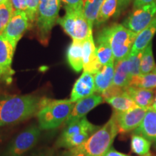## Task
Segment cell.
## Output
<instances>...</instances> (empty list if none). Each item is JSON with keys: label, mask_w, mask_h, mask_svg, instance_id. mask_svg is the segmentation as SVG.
<instances>
[{"label": "cell", "mask_w": 156, "mask_h": 156, "mask_svg": "<svg viewBox=\"0 0 156 156\" xmlns=\"http://www.w3.org/2000/svg\"><path fill=\"white\" fill-rule=\"evenodd\" d=\"M41 98L33 95H0V127L28 119L41 108Z\"/></svg>", "instance_id": "cell-1"}, {"label": "cell", "mask_w": 156, "mask_h": 156, "mask_svg": "<svg viewBox=\"0 0 156 156\" xmlns=\"http://www.w3.org/2000/svg\"><path fill=\"white\" fill-rule=\"evenodd\" d=\"M70 100H51L41 98V108L37 113L38 123L41 129H53L66 122L74 108Z\"/></svg>", "instance_id": "cell-2"}, {"label": "cell", "mask_w": 156, "mask_h": 156, "mask_svg": "<svg viewBox=\"0 0 156 156\" xmlns=\"http://www.w3.org/2000/svg\"><path fill=\"white\" fill-rule=\"evenodd\" d=\"M137 35L123 25L114 24L105 28L99 33L98 36L108 42L114 54V61L117 62L129 55Z\"/></svg>", "instance_id": "cell-3"}, {"label": "cell", "mask_w": 156, "mask_h": 156, "mask_svg": "<svg viewBox=\"0 0 156 156\" xmlns=\"http://www.w3.org/2000/svg\"><path fill=\"white\" fill-rule=\"evenodd\" d=\"M118 132L119 127L114 114L105 125L89 136L83 144L76 147L87 156H102L110 149Z\"/></svg>", "instance_id": "cell-4"}, {"label": "cell", "mask_w": 156, "mask_h": 156, "mask_svg": "<svg viewBox=\"0 0 156 156\" xmlns=\"http://www.w3.org/2000/svg\"><path fill=\"white\" fill-rule=\"evenodd\" d=\"M66 14L62 18L57 20L67 34L73 40L83 41L93 34V28L90 26L83 13V7L75 9L65 6Z\"/></svg>", "instance_id": "cell-5"}, {"label": "cell", "mask_w": 156, "mask_h": 156, "mask_svg": "<svg viewBox=\"0 0 156 156\" xmlns=\"http://www.w3.org/2000/svg\"><path fill=\"white\" fill-rule=\"evenodd\" d=\"M97 126L90 123L86 117L75 120L67 124L56 145L58 147L72 148L78 147L89 138L90 134L97 129Z\"/></svg>", "instance_id": "cell-6"}, {"label": "cell", "mask_w": 156, "mask_h": 156, "mask_svg": "<svg viewBox=\"0 0 156 156\" xmlns=\"http://www.w3.org/2000/svg\"><path fill=\"white\" fill-rule=\"evenodd\" d=\"M60 0H40L37 14V27L40 38L46 41L57 23Z\"/></svg>", "instance_id": "cell-7"}, {"label": "cell", "mask_w": 156, "mask_h": 156, "mask_svg": "<svg viewBox=\"0 0 156 156\" xmlns=\"http://www.w3.org/2000/svg\"><path fill=\"white\" fill-rule=\"evenodd\" d=\"M156 15V0L148 5L133 9L123 22V25L138 34L151 23Z\"/></svg>", "instance_id": "cell-8"}, {"label": "cell", "mask_w": 156, "mask_h": 156, "mask_svg": "<svg viewBox=\"0 0 156 156\" xmlns=\"http://www.w3.org/2000/svg\"><path fill=\"white\" fill-rule=\"evenodd\" d=\"M40 134V129L36 125L25 129L11 143L7 151V156H22L36 145Z\"/></svg>", "instance_id": "cell-9"}, {"label": "cell", "mask_w": 156, "mask_h": 156, "mask_svg": "<svg viewBox=\"0 0 156 156\" xmlns=\"http://www.w3.org/2000/svg\"><path fill=\"white\" fill-rule=\"evenodd\" d=\"M30 25L26 12L23 10H15L1 34L16 47L20 39Z\"/></svg>", "instance_id": "cell-10"}, {"label": "cell", "mask_w": 156, "mask_h": 156, "mask_svg": "<svg viewBox=\"0 0 156 156\" xmlns=\"http://www.w3.org/2000/svg\"><path fill=\"white\" fill-rule=\"evenodd\" d=\"M16 47L5 36L0 34V80L11 83L15 71L12 68Z\"/></svg>", "instance_id": "cell-11"}, {"label": "cell", "mask_w": 156, "mask_h": 156, "mask_svg": "<svg viewBox=\"0 0 156 156\" xmlns=\"http://www.w3.org/2000/svg\"><path fill=\"white\" fill-rule=\"evenodd\" d=\"M147 110L137 106L124 112H115L119 132L126 133L136 129L142 123Z\"/></svg>", "instance_id": "cell-12"}, {"label": "cell", "mask_w": 156, "mask_h": 156, "mask_svg": "<svg viewBox=\"0 0 156 156\" xmlns=\"http://www.w3.org/2000/svg\"><path fill=\"white\" fill-rule=\"evenodd\" d=\"M95 91L94 75L84 72L74 85L70 95V101L73 103L77 102L84 98L93 95Z\"/></svg>", "instance_id": "cell-13"}, {"label": "cell", "mask_w": 156, "mask_h": 156, "mask_svg": "<svg viewBox=\"0 0 156 156\" xmlns=\"http://www.w3.org/2000/svg\"><path fill=\"white\" fill-rule=\"evenodd\" d=\"M83 69L84 72L95 75L102 69L98 58L95 46L93 34L87 37L83 41Z\"/></svg>", "instance_id": "cell-14"}, {"label": "cell", "mask_w": 156, "mask_h": 156, "mask_svg": "<svg viewBox=\"0 0 156 156\" xmlns=\"http://www.w3.org/2000/svg\"><path fill=\"white\" fill-rule=\"evenodd\" d=\"M103 101V98L102 95L99 94H93L78 101L74 106L71 114L65 122L66 124L85 117L87 113L100 105Z\"/></svg>", "instance_id": "cell-15"}, {"label": "cell", "mask_w": 156, "mask_h": 156, "mask_svg": "<svg viewBox=\"0 0 156 156\" xmlns=\"http://www.w3.org/2000/svg\"><path fill=\"white\" fill-rule=\"evenodd\" d=\"M134 133L141 135L151 142L156 141V110L151 107L148 108L140 125Z\"/></svg>", "instance_id": "cell-16"}, {"label": "cell", "mask_w": 156, "mask_h": 156, "mask_svg": "<svg viewBox=\"0 0 156 156\" xmlns=\"http://www.w3.org/2000/svg\"><path fill=\"white\" fill-rule=\"evenodd\" d=\"M115 72L114 62L103 66L100 71L95 74V85L96 92L101 95L112 85Z\"/></svg>", "instance_id": "cell-17"}, {"label": "cell", "mask_w": 156, "mask_h": 156, "mask_svg": "<svg viewBox=\"0 0 156 156\" xmlns=\"http://www.w3.org/2000/svg\"><path fill=\"white\" fill-rule=\"evenodd\" d=\"M156 34V15L151 23L142 30L134 41L132 46V54H136L143 51L152 42V39Z\"/></svg>", "instance_id": "cell-18"}, {"label": "cell", "mask_w": 156, "mask_h": 156, "mask_svg": "<svg viewBox=\"0 0 156 156\" xmlns=\"http://www.w3.org/2000/svg\"><path fill=\"white\" fill-rule=\"evenodd\" d=\"M126 92L132 98L134 102L140 108L148 109L153 106L154 101V91L153 89L129 86Z\"/></svg>", "instance_id": "cell-19"}, {"label": "cell", "mask_w": 156, "mask_h": 156, "mask_svg": "<svg viewBox=\"0 0 156 156\" xmlns=\"http://www.w3.org/2000/svg\"><path fill=\"white\" fill-rule=\"evenodd\" d=\"M131 79L128 56L121 61L115 62L114 77L112 85L126 90L129 86Z\"/></svg>", "instance_id": "cell-20"}, {"label": "cell", "mask_w": 156, "mask_h": 156, "mask_svg": "<svg viewBox=\"0 0 156 156\" xmlns=\"http://www.w3.org/2000/svg\"><path fill=\"white\" fill-rule=\"evenodd\" d=\"M68 63L74 71L79 73L83 69V41L73 40L67 51Z\"/></svg>", "instance_id": "cell-21"}, {"label": "cell", "mask_w": 156, "mask_h": 156, "mask_svg": "<svg viewBox=\"0 0 156 156\" xmlns=\"http://www.w3.org/2000/svg\"><path fill=\"white\" fill-rule=\"evenodd\" d=\"M105 101L113 107L116 112H124L137 107L126 91L120 95L105 99Z\"/></svg>", "instance_id": "cell-22"}, {"label": "cell", "mask_w": 156, "mask_h": 156, "mask_svg": "<svg viewBox=\"0 0 156 156\" xmlns=\"http://www.w3.org/2000/svg\"><path fill=\"white\" fill-rule=\"evenodd\" d=\"M104 1L105 0H82L83 13L92 28Z\"/></svg>", "instance_id": "cell-23"}, {"label": "cell", "mask_w": 156, "mask_h": 156, "mask_svg": "<svg viewBox=\"0 0 156 156\" xmlns=\"http://www.w3.org/2000/svg\"><path fill=\"white\" fill-rule=\"evenodd\" d=\"M97 43L96 54L101 65L103 67L111 62H115L112 48L106 39L100 36H98Z\"/></svg>", "instance_id": "cell-24"}, {"label": "cell", "mask_w": 156, "mask_h": 156, "mask_svg": "<svg viewBox=\"0 0 156 156\" xmlns=\"http://www.w3.org/2000/svg\"><path fill=\"white\" fill-rule=\"evenodd\" d=\"M117 8L118 0H105L99 11L95 25L96 26H99L116 15Z\"/></svg>", "instance_id": "cell-25"}, {"label": "cell", "mask_w": 156, "mask_h": 156, "mask_svg": "<svg viewBox=\"0 0 156 156\" xmlns=\"http://www.w3.org/2000/svg\"><path fill=\"white\" fill-rule=\"evenodd\" d=\"M151 141L139 134H134L131 139V149L133 153L141 156H147L150 153Z\"/></svg>", "instance_id": "cell-26"}, {"label": "cell", "mask_w": 156, "mask_h": 156, "mask_svg": "<svg viewBox=\"0 0 156 156\" xmlns=\"http://www.w3.org/2000/svg\"><path fill=\"white\" fill-rule=\"evenodd\" d=\"M155 67V64L153 54V44L151 42L145 49L142 51L141 67H140L141 75H147V74L153 73Z\"/></svg>", "instance_id": "cell-27"}, {"label": "cell", "mask_w": 156, "mask_h": 156, "mask_svg": "<svg viewBox=\"0 0 156 156\" xmlns=\"http://www.w3.org/2000/svg\"><path fill=\"white\" fill-rule=\"evenodd\" d=\"M129 86L141 87L145 89H153L156 87V74L149 73L132 77Z\"/></svg>", "instance_id": "cell-28"}, {"label": "cell", "mask_w": 156, "mask_h": 156, "mask_svg": "<svg viewBox=\"0 0 156 156\" xmlns=\"http://www.w3.org/2000/svg\"><path fill=\"white\" fill-rule=\"evenodd\" d=\"M13 12L14 9L9 0L0 5V34L2 33L4 29L8 24Z\"/></svg>", "instance_id": "cell-29"}, {"label": "cell", "mask_w": 156, "mask_h": 156, "mask_svg": "<svg viewBox=\"0 0 156 156\" xmlns=\"http://www.w3.org/2000/svg\"><path fill=\"white\" fill-rule=\"evenodd\" d=\"M142 51L136 54H129L128 56L129 66L130 74L132 77L134 76L141 75L140 67H141V58Z\"/></svg>", "instance_id": "cell-30"}, {"label": "cell", "mask_w": 156, "mask_h": 156, "mask_svg": "<svg viewBox=\"0 0 156 156\" xmlns=\"http://www.w3.org/2000/svg\"><path fill=\"white\" fill-rule=\"evenodd\" d=\"M40 0H26V12L30 21V25L34 24L37 18L38 5Z\"/></svg>", "instance_id": "cell-31"}, {"label": "cell", "mask_w": 156, "mask_h": 156, "mask_svg": "<svg viewBox=\"0 0 156 156\" xmlns=\"http://www.w3.org/2000/svg\"><path fill=\"white\" fill-rule=\"evenodd\" d=\"M14 11L26 10V0H9Z\"/></svg>", "instance_id": "cell-32"}, {"label": "cell", "mask_w": 156, "mask_h": 156, "mask_svg": "<svg viewBox=\"0 0 156 156\" xmlns=\"http://www.w3.org/2000/svg\"><path fill=\"white\" fill-rule=\"evenodd\" d=\"M132 0H118V8L116 12V17L121 15L125 9L127 8L128 6L130 5Z\"/></svg>", "instance_id": "cell-33"}, {"label": "cell", "mask_w": 156, "mask_h": 156, "mask_svg": "<svg viewBox=\"0 0 156 156\" xmlns=\"http://www.w3.org/2000/svg\"><path fill=\"white\" fill-rule=\"evenodd\" d=\"M65 4V6L71 7V8L77 9L83 7L82 0H62Z\"/></svg>", "instance_id": "cell-34"}, {"label": "cell", "mask_w": 156, "mask_h": 156, "mask_svg": "<svg viewBox=\"0 0 156 156\" xmlns=\"http://www.w3.org/2000/svg\"><path fill=\"white\" fill-rule=\"evenodd\" d=\"M155 0H134L133 3V9L137 8V7H142V6L148 5L153 2Z\"/></svg>", "instance_id": "cell-35"}, {"label": "cell", "mask_w": 156, "mask_h": 156, "mask_svg": "<svg viewBox=\"0 0 156 156\" xmlns=\"http://www.w3.org/2000/svg\"><path fill=\"white\" fill-rule=\"evenodd\" d=\"M102 156H129V155L119 153V152H117L114 149H108L106 153L103 154Z\"/></svg>", "instance_id": "cell-36"}, {"label": "cell", "mask_w": 156, "mask_h": 156, "mask_svg": "<svg viewBox=\"0 0 156 156\" xmlns=\"http://www.w3.org/2000/svg\"><path fill=\"white\" fill-rule=\"evenodd\" d=\"M67 156H87L84 152L78 150L77 147L72 148Z\"/></svg>", "instance_id": "cell-37"}, {"label": "cell", "mask_w": 156, "mask_h": 156, "mask_svg": "<svg viewBox=\"0 0 156 156\" xmlns=\"http://www.w3.org/2000/svg\"><path fill=\"white\" fill-rule=\"evenodd\" d=\"M30 156H54V152L52 151H45L43 152H41L36 155H30Z\"/></svg>", "instance_id": "cell-38"}, {"label": "cell", "mask_w": 156, "mask_h": 156, "mask_svg": "<svg viewBox=\"0 0 156 156\" xmlns=\"http://www.w3.org/2000/svg\"><path fill=\"white\" fill-rule=\"evenodd\" d=\"M152 108H153L154 109H155L156 110V94H155V98H154V101L153 103V106H152Z\"/></svg>", "instance_id": "cell-39"}, {"label": "cell", "mask_w": 156, "mask_h": 156, "mask_svg": "<svg viewBox=\"0 0 156 156\" xmlns=\"http://www.w3.org/2000/svg\"><path fill=\"white\" fill-rule=\"evenodd\" d=\"M9 0H0V5H2V4L7 2H8Z\"/></svg>", "instance_id": "cell-40"}, {"label": "cell", "mask_w": 156, "mask_h": 156, "mask_svg": "<svg viewBox=\"0 0 156 156\" xmlns=\"http://www.w3.org/2000/svg\"><path fill=\"white\" fill-rule=\"evenodd\" d=\"M153 73L156 74V66H155V67L154 68V69H153Z\"/></svg>", "instance_id": "cell-41"}, {"label": "cell", "mask_w": 156, "mask_h": 156, "mask_svg": "<svg viewBox=\"0 0 156 156\" xmlns=\"http://www.w3.org/2000/svg\"><path fill=\"white\" fill-rule=\"evenodd\" d=\"M2 141V134H1V132H0V142Z\"/></svg>", "instance_id": "cell-42"}]
</instances>
